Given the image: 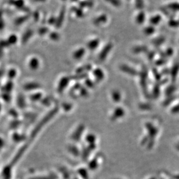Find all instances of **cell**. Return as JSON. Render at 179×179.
I'll return each instance as SVG.
<instances>
[{
    "label": "cell",
    "mask_w": 179,
    "mask_h": 179,
    "mask_svg": "<svg viewBox=\"0 0 179 179\" xmlns=\"http://www.w3.org/2000/svg\"><path fill=\"white\" fill-rule=\"evenodd\" d=\"M81 88V85L80 84H76L74 86V90H80Z\"/></svg>",
    "instance_id": "816d5d0a"
},
{
    "label": "cell",
    "mask_w": 179,
    "mask_h": 179,
    "mask_svg": "<svg viewBox=\"0 0 179 179\" xmlns=\"http://www.w3.org/2000/svg\"><path fill=\"white\" fill-rule=\"evenodd\" d=\"M1 105H0V111H1Z\"/></svg>",
    "instance_id": "11a10c76"
},
{
    "label": "cell",
    "mask_w": 179,
    "mask_h": 179,
    "mask_svg": "<svg viewBox=\"0 0 179 179\" xmlns=\"http://www.w3.org/2000/svg\"><path fill=\"white\" fill-rule=\"evenodd\" d=\"M88 77L87 73H83V74H78L76 76H74L71 77V78L74 80H80L84 78H86Z\"/></svg>",
    "instance_id": "d4e9b609"
},
{
    "label": "cell",
    "mask_w": 179,
    "mask_h": 179,
    "mask_svg": "<svg viewBox=\"0 0 179 179\" xmlns=\"http://www.w3.org/2000/svg\"><path fill=\"white\" fill-rule=\"evenodd\" d=\"M153 71L154 76L155 80H158V81L159 80L161 79V75L159 74V73H158V71L156 69H155V68H154Z\"/></svg>",
    "instance_id": "d6a6232c"
},
{
    "label": "cell",
    "mask_w": 179,
    "mask_h": 179,
    "mask_svg": "<svg viewBox=\"0 0 179 179\" xmlns=\"http://www.w3.org/2000/svg\"><path fill=\"white\" fill-rule=\"evenodd\" d=\"M120 70L122 72L128 74L131 76H136L139 75V72L136 70L135 68H132L130 66H128L126 64H121L119 66Z\"/></svg>",
    "instance_id": "3957f363"
},
{
    "label": "cell",
    "mask_w": 179,
    "mask_h": 179,
    "mask_svg": "<svg viewBox=\"0 0 179 179\" xmlns=\"http://www.w3.org/2000/svg\"><path fill=\"white\" fill-rule=\"evenodd\" d=\"M176 90V86L175 85H169L167 87L165 90V94L168 96H171L172 94H173Z\"/></svg>",
    "instance_id": "44dd1931"
},
{
    "label": "cell",
    "mask_w": 179,
    "mask_h": 179,
    "mask_svg": "<svg viewBox=\"0 0 179 179\" xmlns=\"http://www.w3.org/2000/svg\"><path fill=\"white\" fill-rule=\"evenodd\" d=\"M16 72L15 70H11L9 71L8 74V76L9 78H12L13 77H15L16 76Z\"/></svg>",
    "instance_id": "f6af8a7d"
},
{
    "label": "cell",
    "mask_w": 179,
    "mask_h": 179,
    "mask_svg": "<svg viewBox=\"0 0 179 179\" xmlns=\"http://www.w3.org/2000/svg\"><path fill=\"white\" fill-rule=\"evenodd\" d=\"M125 114V111L124 109L122 107H117L115 109V110L113 112L112 117L114 118H118L119 117L123 116Z\"/></svg>",
    "instance_id": "8fae6325"
},
{
    "label": "cell",
    "mask_w": 179,
    "mask_h": 179,
    "mask_svg": "<svg viewBox=\"0 0 179 179\" xmlns=\"http://www.w3.org/2000/svg\"><path fill=\"white\" fill-rule=\"evenodd\" d=\"M70 81V78L67 77H63L59 83L57 90L60 92H62L64 90V89L68 85Z\"/></svg>",
    "instance_id": "277c9868"
},
{
    "label": "cell",
    "mask_w": 179,
    "mask_h": 179,
    "mask_svg": "<svg viewBox=\"0 0 179 179\" xmlns=\"http://www.w3.org/2000/svg\"><path fill=\"white\" fill-rule=\"evenodd\" d=\"M32 34H33V31L31 30H29L27 32H26V33L24 34V35L22 38L23 43H26V41L30 39V37L32 35Z\"/></svg>",
    "instance_id": "484cf974"
},
{
    "label": "cell",
    "mask_w": 179,
    "mask_h": 179,
    "mask_svg": "<svg viewBox=\"0 0 179 179\" xmlns=\"http://www.w3.org/2000/svg\"><path fill=\"white\" fill-rule=\"evenodd\" d=\"M17 103H18L19 106L20 107H21V108L24 107L25 105V100L23 97H19Z\"/></svg>",
    "instance_id": "d590c367"
},
{
    "label": "cell",
    "mask_w": 179,
    "mask_h": 179,
    "mask_svg": "<svg viewBox=\"0 0 179 179\" xmlns=\"http://www.w3.org/2000/svg\"><path fill=\"white\" fill-rule=\"evenodd\" d=\"M165 39L163 37H159L158 38L154 39L152 41V44L155 46H159L165 42Z\"/></svg>",
    "instance_id": "d6986e66"
},
{
    "label": "cell",
    "mask_w": 179,
    "mask_h": 179,
    "mask_svg": "<svg viewBox=\"0 0 179 179\" xmlns=\"http://www.w3.org/2000/svg\"><path fill=\"white\" fill-rule=\"evenodd\" d=\"M160 94V88L159 84H156L154 86L153 89V93L152 95L154 99H157Z\"/></svg>",
    "instance_id": "ac0fdd59"
},
{
    "label": "cell",
    "mask_w": 179,
    "mask_h": 179,
    "mask_svg": "<svg viewBox=\"0 0 179 179\" xmlns=\"http://www.w3.org/2000/svg\"><path fill=\"white\" fill-rule=\"evenodd\" d=\"M92 67L90 64H86L85 66H81L80 67L78 68L76 71L77 74H83V73H86L90 71Z\"/></svg>",
    "instance_id": "30bf717a"
},
{
    "label": "cell",
    "mask_w": 179,
    "mask_h": 179,
    "mask_svg": "<svg viewBox=\"0 0 179 179\" xmlns=\"http://www.w3.org/2000/svg\"><path fill=\"white\" fill-rule=\"evenodd\" d=\"M85 83L86 85L87 86V87L90 88H93L94 86V82L89 78L86 79Z\"/></svg>",
    "instance_id": "f546056e"
},
{
    "label": "cell",
    "mask_w": 179,
    "mask_h": 179,
    "mask_svg": "<svg viewBox=\"0 0 179 179\" xmlns=\"http://www.w3.org/2000/svg\"><path fill=\"white\" fill-rule=\"evenodd\" d=\"M48 29L47 27H44V28H41V29L39 30V33L40 34H44L46 33L48 31Z\"/></svg>",
    "instance_id": "c3c4849f"
},
{
    "label": "cell",
    "mask_w": 179,
    "mask_h": 179,
    "mask_svg": "<svg viewBox=\"0 0 179 179\" xmlns=\"http://www.w3.org/2000/svg\"><path fill=\"white\" fill-rule=\"evenodd\" d=\"M108 2L111 3V4L114 7H119L121 5V2L119 1H117V0H111V1H108Z\"/></svg>",
    "instance_id": "ab89813d"
},
{
    "label": "cell",
    "mask_w": 179,
    "mask_h": 179,
    "mask_svg": "<svg viewBox=\"0 0 179 179\" xmlns=\"http://www.w3.org/2000/svg\"><path fill=\"white\" fill-rule=\"evenodd\" d=\"M162 20V17L159 15H156L150 18L149 19V23L152 25H158Z\"/></svg>",
    "instance_id": "5bb4252c"
},
{
    "label": "cell",
    "mask_w": 179,
    "mask_h": 179,
    "mask_svg": "<svg viewBox=\"0 0 179 179\" xmlns=\"http://www.w3.org/2000/svg\"><path fill=\"white\" fill-rule=\"evenodd\" d=\"M113 47V45L111 43H108L104 46V47L103 48L102 51L100 52L99 55V59L100 61H104L106 59L107 55L108 53L111 51L112 48Z\"/></svg>",
    "instance_id": "7a4b0ae2"
},
{
    "label": "cell",
    "mask_w": 179,
    "mask_h": 179,
    "mask_svg": "<svg viewBox=\"0 0 179 179\" xmlns=\"http://www.w3.org/2000/svg\"><path fill=\"white\" fill-rule=\"evenodd\" d=\"M80 94H81V96H84V97H86L88 95V90L85 88H82L81 87V88L80 89Z\"/></svg>",
    "instance_id": "836d02e7"
},
{
    "label": "cell",
    "mask_w": 179,
    "mask_h": 179,
    "mask_svg": "<svg viewBox=\"0 0 179 179\" xmlns=\"http://www.w3.org/2000/svg\"><path fill=\"white\" fill-rule=\"evenodd\" d=\"M168 8L169 10L172 11H179V3L177 2H172L168 5Z\"/></svg>",
    "instance_id": "603a6c76"
},
{
    "label": "cell",
    "mask_w": 179,
    "mask_h": 179,
    "mask_svg": "<svg viewBox=\"0 0 179 179\" xmlns=\"http://www.w3.org/2000/svg\"><path fill=\"white\" fill-rule=\"evenodd\" d=\"M147 57L149 60H153L155 56V52L154 51H148L147 52Z\"/></svg>",
    "instance_id": "7bdbcfd3"
},
{
    "label": "cell",
    "mask_w": 179,
    "mask_h": 179,
    "mask_svg": "<svg viewBox=\"0 0 179 179\" xmlns=\"http://www.w3.org/2000/svg\"><path fill=\"white\" fill-rule=\"evenodd\" d=\"M165 53L166 57V56H171L173 53V50L172 48H169L166 49Z\"/></svg>",
    "instance_id": "60d3db41"
},
{
    "label": "cell",
    "mask_w": 179,
    "mask_h": 179,
    "mask_svg": "<svg viewBox=\"0 0 179 179\" xmlns=\"http://www.w3.org/2000/svg\"><path fill=\"white\" fill-rule=\"evenodd\" d=\"M175 96H169L168 98L165 99V100L163 102V105L164 106H167V105H169L170 103L172 102L174 100H175Z\"/></svg>",
    "instance_id": "f1b7e54d"
},
{
    "label": "cell",
    "mask_w": 179,
    "mask_h": 179,
    "mask_svg": "<svg viewBox=\"0 0 179 179\" xmlns=\"http://www.w3.org/2000/svg\"><path fill=\"white\" fill-rule=\"evenodd\" d=\"M107 21V16L105 14H102L96 17L94 20V24L96 26H100L102 24L106 23Z\"/></svg>",
    "instance_id": "5b68a950"
},
{
    "label": "cell",
    "mask_w": 179,
    "mask_h": 179,
    "mask_svg": "<svg viewBox=\"0 0 179 179\" xmlns=\"http://www.w3.org/2000/svg\"><path fill=\"white\" fill-rule=\"evenodd\" d=\"M12 84L11 83H9V84L8 83V84L5 86V90L7 91H9L12 90Z\"/></svg>",
    "instance_id": "7dc6e473"
},
{
    "label": "cell",
    "mask_w": 179,
    "mask_h": 179,
    "mask_svg": "<svg viewBox=\"0 0 179 179\" xmlns=\"http://www.w3.org/2000/svg\"><path fill=\"white\" fill-rule=\"evenodd\" d=\"M135 5L137 8L141 9L144 7V2L143 1H136Z\"/></svg>",
    "instance_id": "e575fe53"
},
{
    "label": "cell",
    "mask_w": 179,
    "mask_h": 179,
    "mask_svg": "<svg viewBox=\"0 0 179 179\" xmlns=\"http://www.w3.org/2000/svg\"><path fill=\"white\" fill-rule=\"evenodd\" d=\"M71 105L70 103H65L63 105V108L66 110H69L71 108Z\"/></svg>",
    "instance_id": "bcb514c9"
},
{
    "label": "cell",
    "mask_w": 179,
    "mask_h": 179,
    "mask_svg": "<svg viewBox=\"0 0 179 179\" xmlns=\"http://www.w3.org/2000/svg\"><path fill=\"white\" fill-rule=\"evenodd\" d=\"M64 15H65V9H62V10L61 11V12L60 13L59 16L57 18V19L56 21V27H59L62 26V23L64 20Z\"/></svg>",
    "instance_id": "9a60e30c"
},
{
    "label": "cell",
    "mask_w": 179,
    "mask_h": 179,
    "mask_svg": "<svg viewBox=\"0 0 179 179\" xmlns=\"http://www.w3.org/2000/svg\"><path fill=\"white\" fill-rule=\"evenodd\" d=\"M29 66H30V68H32L33 70L37 69L39 66V60L37 58H33L30 60Z\"/></svg>",
    "instance_id": "ffe728a7"
},
{
    "label": "cell",
    "mask_w": 179,
    "mask_h": 179,
    "mask_svg": "<svg viewBox=\"0 0 179 179\" xmlns=\"http://www.w3.org/2000/svg\"><path fill=\"white\" fill-rule=\"evenodd\" d=\"M17 37L15 35H11L9 38L8 42V43H10V44H15L16 43L17 41Z\"/></svg>",
    "instance_id": "f35d334b"
},
{
    "label": "cell",
    "mask_w": 179,
    "mask_h": 179,
    "mask_svg": "<svg viewBox=\"0 0 179 179\" xmlns=\"http://www.w3.org/2000/svg\"><path fill=\"white\" fill-rule=\"evenodd\" d=\"M3 26H4V23H3V22H2V21H0V29H2Z\"/></svg>",
    "instance_id": "f5cc1de1"
},
{
    "label": "cell",
    "mask_w": 179,
    "mask_h": 179,
    "mask_svg": "<svg viewBox=\"0 0 179 179\" xmlns=\"http://www.w3.org/2000/svg\"><path fill=\"white\" fill-rule=\"evenodd\" d=\"M27 19V16H24V17H19V19H17V20L15 21L16 25H20L21 24V23L26 21V20Z\"/></svg>",
    "instance_id": "74e56055"
},
{
    "label": "cell",
    "mask_w": 179,
    "mask_h": 179,
    "mask_svg": "<svg viewBox=\"0 0 179 179\" xmlns=\"http://www.w3.org/2000/svg\"><path fill=\"white\" fill-rule=\"evenodd\" d=\"M85 53V49L83 48H81L78 49L76 51L74 52L73 53V57L76 59H81V57L84 55Z\"/></svg>",
    "instance_id": "7c38bea8"
},
{
    "label": "cell",
    "mask_w": 179,
    "mask_h": 179,
    "mask_svg": "<svg viewBox=\"0 0 179 179\" xmlns=\"http://www.w3.org/2000/svg\"><path fill=\"white\" fill-rule=\"evenodd\" d=\"M132 52L134 53H140L142 52H147L148 48L145 45H139L133 48Z\"/></svg>",
    "instance_id": "9c48e42d"
},
{
    "label": "cell",
    "mask_w": 179,
    "mask_h": 179,
    "mask_svg": "<svg viewBox=\"0 0 179 179\" xmlns=\"http://www.w3.org/2000/svg\"><path fill=\"white\" fill-rule=\"evenodd\" d=\"M100 40L98 39H94L90 41L87 44V47L90 50H94L98 47Z\"/></svg>",
    "instance_id": "ba28073f"
},
{
    "label": "cell",
    "mask_w": 179,
    "mask_h": 179,
    "mask_svg": "<svg viewBox=\"0 0 179 179\" xmlns=\"http://www.w3.org/2000/svg\"><path fill=\"white\" fill-rule=\"evenodd\" d=\"M139 76H140V85L141 86L142 89L143 90L144 94L146 97L149 98V94L148 92V90L147 88V77H148V71H147V69L145 66L143 67L140 73H139Z\"/></svg>",
    "instance_id": "6da1fadb"
},
{
    "label": "cell",
    "mask_w": 179,
    "mask_h": 179,
    "mask_svg": "<svg viewBox=\"0 0 179 179\" xmlns=\"http://www.w3.org/2000/svg\"><path fill=\"white\" fill-rule=\"evenodd\" d=\"M143 31L145 34L149 35L153 34L155 32V28L153 26H147L145 28Z\"/></svg>",
    "instance_id": "7402d4cb"
},
{
    "label": "cell",
    "mask_w": 179,
    "mask_h": 179,
    "mask_svg": "<svg viewBox=\"0 0 179 179\" xmlns=\"http://www.w3.org/2000/svg\"><path fill=\"white\" fill-rule=\"evenodd\" d=\"M39 87H40V85H39V84L35 83V82H31V83L27 84L24 86V89L27 90H31L38 89Z\"/></svg>",
    "instance_id": "2e32d148"
},
{
    "label": "cell",
    "mask_w": 179,
    "mask_h": 179,
    "mask_svg": "<svg viewBox=\"0 0 179 179\" xmlns=\"http://www.w3.org/2000/svg\"><path fill=\"white\" fill-rule=\"evenodd\" d=\"M94 2L93 1H82L80 2V5L83 8H90L94 6Z\"/></svg>",
    "instance_id": "cb8c5ba5"
},
{
    "label": "cell",
    "mask_w": 179,
    "mask_h": 179,
    "mask_svg": "<svg viewBox=\"0 0 179 179\" xmlns=\"http://www.w3.org/2000/svg\"><path fill=\"white\" fill-rule=\"evenodd\" d=\"M140 108L143 109V110H149L151 108V106L149 105V104H146V103H141L139 105Z\"/></svg>",
    "instance_id": "8d00e7d4"
},
{
    "label": "cell",
    "mask_w": 179,
    "mask_h": 179,
    "mask_svg": "<svg viewBox=\"0 0 179 179\" xmlns=\"http://www.w3.org/2000/svg\"><path fill=\"white\" fill-rule=\"evenodd\" d=\"M171 111H172V112L175 113V114L179 112V104H177V105H176V106L173 107L172 108Z\"/></svg>",
    "instance_id": "ee69618b"
},
{
    "label": "cell",
    "mask_w": 179,
    "mask_h": 179,
    "mask_svg": "<svg viewBox=\"0 0 179 179\" xmlns=\"http://www.w3.org/2000/svg\"><path fill=\"white\" fill-rule=\"evenodd\" d=\"M50 37L53 40H57L59 39V35L56 33H52L50 34Z\"/></svg>",
    "instance_id": "b9f144b4"
},
{
    "label": "cell",
    "mask_w": 179,
    "mask_h": 179,
    "mask_svg": "<svg viewBox=\"0 0 179 179\" xmlns=\"http://www.w3.org/2000/svg\"><path fill=\"white\" fill-rule=\"evenodd\" d=\"M111 97L114 102L118 103L121 99V94L118 90H113L111 94Z\"/></svg>",
    "instance_id": "e0dca14e"
},
{
    "label": "cell",
    "mask_w": 179,
    "mask_h": 179,
    "mask_svg": "<svg viewBox=\"0 0 179 179\" xmlns=\"http://www.w3.org/2000/svg\"><path fill=\"white\" fill-rule=\"evenodd\" d=\"M162 11L163 12V13H165V15H166L167 16H168V17H172V16H171V14H170V13L168 12V9L162 8Z\"/></svg>",
    "instance_id": "681fc988"
},
{
    "label": "cell",
    "mask_w": 179,
    "mask_h": 179,
    "mask_svg": "<svg viewBox=\"0 0 179 179\" xmlns=\"http://www.w3.org/2000/svg\"><path fill=\"white\" fill-rule=\"evenodd\" d=\"M169 73H170V71H169V70L168 68H163L162 70V74H163V75H167Z\"/></svg>",
    "instance_id": "f907efd6"
},
{
    "label": "cell",
    "mask_w": 179,
    "mask_h": 179,
    "mask_svg": "<svg viewBox=\"0 0 179 179\" xmlns=\"http://www.w3.org/2000/svg\"><path fill=\"white\" fill-rule=\"evenodd\" d=\"M179 71V64H176L171 68L170 73H171V78L173 81H176L177 74Z\"/></svg>",
    "instance_id": "52a82bcc"
},
{
    "label": "cell",
    "mask_w": 179,
    "mask_h": 179,
    "mask_svg": "<svg viewBox=\"0 0 179 179\" xmlns=\"http://www.w3.org/2000/svg\"><path fill=\"white\" fill-rule=\"evenodd\" d=\"M145 12L141 11L137 14L136 17V21L139 25H141L145 21Z\"/></svg>",
    "instance_id": "4fadbf2b"
},
{
    "label": "cell",
    "mask_w": 179,
    "mask_h": 179,
    "mask_svg": "<svg viewBox=\"0 0 179 179\" xmlns=\"http://www.w3.org/2000/svg\"><path fill=\"white\" fill-rule=\"evenodd\" d=\"M169 26L172 27H176L179 26V21L175 20V19H170L168 21Z\"/></svg>",
    "instance_id": "4316f807"
},
{
    "label": "cell",
    "mask_w": 179,
    "mask_h": 179,
    "mask_svg": "<svg viewBox=\"0 0 179 179\" xmlns=\"http://www.w3.org/2000/svg\"><path fill=\"white\" fill-rule=\"evenodd\" d=\"M93 75L96 80L99 81H102L104 78V73L101 68H95L93 71Z\"/></svg>",
    "instance_id": "8992f818"
},
{
    "label": "cell",
    "mask_w": 179,
    "mask_h": 179,
    "mask_svg": "<svg viewBox=\"0 0 179 179\" xmlns=\"http://www.w3.org/2000/svg\"><path fill=\"white\" fill-rule=\"evenodd\" d=\"M74 12L76 14L77 16L79 17H82L84 16V12H83V10L81 9L77 8H74Z\"/></svg>",
    "instance_id": "83f0119b"
},
{
    "label": "cell",
    "mask_w": 179,
    "mask_h": 179,
    "mask_svg": "<svg viewBox=\"0 0 179 179\" xmlns=\"http://www.w3.org/2000/svg\"><path fill=\"white\" fill-rule=\"evenodd\" d=\"M2 76V73L0 71V77Z\"/></svg>",
    "instance_id": "db71d44e"
},
{
    "label": "cell",
    "mask_w": 179,
    "mask_h": 179,
    "mask_svg": "<svg viewBox=\"0 0 179 179\" xmlns=\"http://www.w3.org/2000/svg\"><path fill=\"white\" fill-rule=\"evenodd\" d=\"M166 62H167V60H165V58H161V59L157 60L156 61V62H155V64H156L157 66H162V65L165 64Z\"/></svg>",
    "instance_id": "1f68e13d"
},
{
    "label": "cell",
    "mask_w": 179,
    "mask_h": 179,
    "mask_svg": "<svg viewBox=\"0 0 179 179\" xmlns=\"http://www.w3.org/2000/svg\"><path fill=\"white\" fill-rule=\"evenodd\" d=\"M41 97H42V94H36L31 96L30 99L32 100H33V101H37V100H39V99L41 98Z\"/></svg>",
    "instance_id": "4dcf8cb0"
}]
</instances>
